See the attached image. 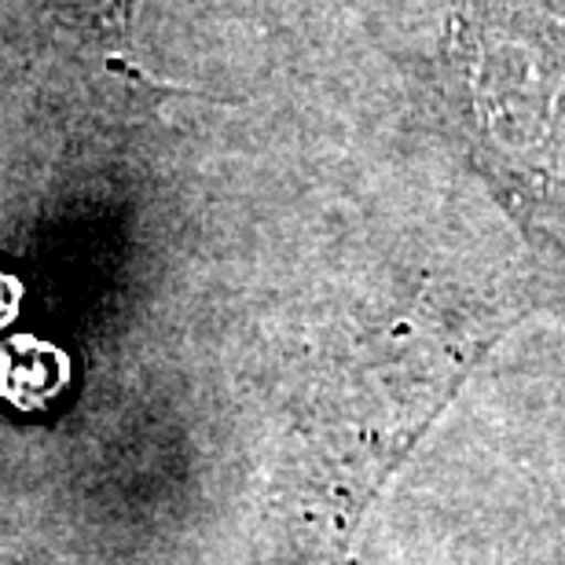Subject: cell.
Returning <instances> with one entry per match:
<instances>
[{"mask_svg": "<svg viewBox=\"0 0 565 565\" xmlns=\"http://www.w3.org/2000/svg\"><path fill=\"white\" fill-rule=\"evenodd\" d=\"M93 11H96V19L104 22V26L121 30V26H126L129 0H93Z\"/></svg>", "mask_w": 565, "mask_h": 565, "instance_id": "obj_3", "label": "cell"}, {"mask_svg": "<svg viewBox=\"0 0 565 565\" xmlns=\"http://www.w3.org/2000/svg\"><path fill=\"white\" fill-rule=\"evenodd\" d=\"M19 301H22V287H19V279H15V276H8V273H0V327L15 320Z\"/></svg>", "mask_w": 565, "mask_h": 565, "instance_id": "obj_2", "label": "cell"}, {"mask_svg": "<svg viewBox=\"0 0 565 565\" xmlns=\"http://www.w3.org/2000/svg\"><path fill=\"white\" fill-rule=\"evenodd\" d=\"M71 379L66 353L41 338L19 334L0 342V397L22 412H41L60 397Z\"/></svg>", "mask_w": 565, "mask_h": 565, "instance_id": "obj_1", "label": "cell"}]
</instances>
